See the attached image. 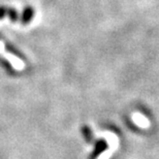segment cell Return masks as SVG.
I'll list each match as a JSON object with an SVG mask.
<instances>
[{
  "label": "cell",
  "instance_id": "cell-3",
  "mask_svg": "<svg viewBox=\"0 0 159 159\" xmlns=\"http://www.w3.org/2000/svg\"><path fill=\"white\" fill-rule=\"evenodd\" d=\"M33 15H34V11L31 7L25 8V11L23 12V17H22V22H23V24L26 25V24L29 23V22L32 20Z\"/></svg>",
  "mask_w": 159,
  "mask_h": 159
},
{
  "label": "cell",
  "instance_id": "cell-2",
  "mask_svg": "<svg viewBox=\"0 0 159 159\" xmlns=\"http://www.w3.org/2000/svg\"><path fill=\"white\" fill-rule=\"evenodd\" d=\"M131 118L133 122L139 127H141V128H148V127H150V121H149V119L146 118L143 114L133 113Z\"/></svg>",
  "mask_w": 159,
  "mask_h": 159
},
{
  "label": "cell",
  "instance_id": "cell-4",
  "mask_svg": "<svg viewBox=\"0 0 159 159\" xmlns=\"http://www.w3.org/2000/svg\"><path fill=\"white\" fill-rule=\"evenodd\" d=\"M6 14H7V16L9 17V19L12 21V22H15V21H17L18 20V12L16 11V9L14 8H8V9H6Z\"/></svg>",
  "mask_w": 159,
  "mask_h": 159
},
{
  "label": "cell",
  "instance_id": "cell-6",
  "mask_svg": "<svg viewBox=\"0 0 159 159\" xmlns=\"http://www.w3.org/2000/svg\"><path fill=\"white\" fill-rule=\"evenodd\" d=\"M6 15V9L4 7H0V19H3Z\"/></svg>",
  "mask_w": 159,
  "mask_h": 159
},
{
  "label": "cell",
  "instance_id": "cell-1",
  "mask_svg": "<svg viewBox=\"0 0 159 159\" xmlns=\"http://www.w3.org/2000/svg\"><path fill=\"white\" fill-rule=\"evenodd\" d=\"M0 55L4 57V59L8 60L9 63H11V66L16 70H23L25 68V63L22 61V60L19 59L17 56L6 52L4 49V43H3L1 40H0Z\"/></svg>",
  "mask_w": 159,
  "mask_h": 159
},
{
  "label": "cell",
  "instance_id": "cell-5",
  "mask_svg": "<svg viewBox=\"0 0 159 159\" xmlns=\"http://www.w3.org/2000/svg\"><path fill=\"white\" fill-rule=\"evenodd\" d=\"M112 153H113V152L111 151V150H109V151H106V152H103V153L100 155L99 158H98V159H109V156H110V155L112 154Z\"/></svg>",
  "mask_w": 159,
  "mask_h": 159
}]
</instances>
